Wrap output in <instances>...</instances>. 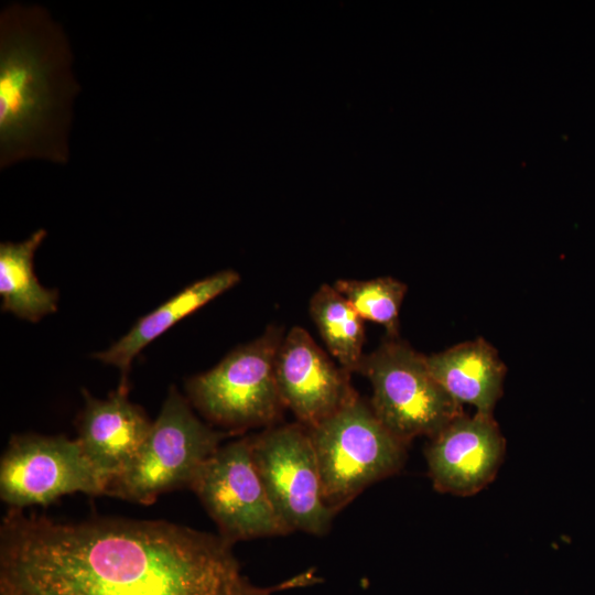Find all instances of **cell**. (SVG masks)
<instances>
[{
  "label": "cell",
  "mask_w": 595,
  "mask_h": 595,
  "mask_svg": "<svg viewBox=\"0 0 595 595\" xmlns=\"http://www.w3.org/2000/svg\"><path fill=\"white\" fill-rule=\"evenodd\" d=\"M232 543L165 520L61 521L9 508L0 595H272L242 572Z\"/></svg>",
  "instance_id": "obj_1"
},
{
  "label": "cell",
  "mask_w": 595,
  "mask_h": 595,
  "mask_svg": "<svg viewBox=\"0 0 595 595\" xmlns=\"http://www.w3.org/2000/svg\"><path fill=\"white\" fill-rule=\"evenodd\" d=\"M65 32L40 6L0 15V166L26 159L68 161L73 101L79 90Z\"/></svg>",
  "instance_id": "obj_2"
},
{
  "label": "cell",
  "mask_w": 595,
  "mask_h": 595,
  "mask_svg": "<svg viewBox=\"0 0 595 595\" xmlns=\"http://www.w3.org/2000/svg\"><path fill=\"white\" fill-rule=\"evenodd\" d=\"M230 434L201 421L187 398L171 386L143 444L108 483L105 494L150 505L164 493L188 488L199 467Z\"/></svg>",
  "instance_id": "obj_3"
},
{
  "label": "cell",
  "mask_w": 595,
  "mask_h": 595,
  "mask_svg": "<svg viewBox=\"0 0 595 595\" xmlns=\"http://www.w3.org/2000/svg\"><path fill=\"white\" fill-rule=\"evenodd\" d=\"M320 469L325 505L337 513L374 483L398 473L407 445L359 397L307 429Z\"/></svg>",
  "instance_id": "obj_4"
},
{
  "label": "cell",
  "mask_w": 595,
  "mask_h": 595,
  "mask_svg": "<svg viewBox=\"0 0 595 595\" xmlns=\"http://www.w3.org/2000/svg\"><path fill=\"white\" fill-rule=\"evenodd\" d=\"M283 336L280 327L269 326L212 369L187 379L191 405L210 423L231 432L277 425L285 409L275 380V357Z\"/></svg>",
  "instance_id": "obj_5"
},
{
  "label": "cell",
  "mask_w": 595,
  "mask_h": 595,
  "mask_svg": "<svg viewBox=\"0 0 595 595\" xmlns=\"http://www.w3.org/2000/svg\"><path fill=\"white\" fill-rule=\"evenodd\" d=\"M357 372L371 383L369 404L378 420L405 444L421 435L432 439L463 413L432 376L425 356L397 337L365 354Z\"/></svg>",
  "instance_id": "obj_6"
},
{
  "label": "cell",
  "mask_w": 595,
  "mask_h": 595,
  "mask_svg": "<svg viewBox=\"0 0 595 595\" xmlns=\"http://www.w3.org/2000/svg\"><path fill=\"white\" fill-rule=\"evenodd\" d=\"M251 457L269 499L292 531L326 534L335 517L324 502L315 450L300 423L273 425L249 436Z\"/></svg>",
  "instance_id": "obj_7"
},
{
  "label": "cell",
  "mask_w": 595,
  "mask_h": 595,
  "mask_svg": "<svg viewBox=\"0 0 595 595\" xmlns=\"http://www.w3.org/2000/svg\"><path fill=\"white\" fill-rule=\"evenodd\" d=\"M188 488L231 542L291 532L277 513L251 457L249 436L231 441L199 467Z\"/></svg>",
  "instance_id": "obj_8"
},
{
  "label": "cell",
  "mask_w": 595,
  "mask_h": 595,
  "mask_svg": "<svg viewBox=\"0 0 595 595\" xmlns=\"http://www.w3.org/2000/svg\"><path fill=\"white\" fill-rule=\"evenodd\" d=\"M105 491V482L77 439L13 435L0 459V498L9 508L47 506L65 495Z\"/></svg>",
  "instance_id": "obj_9"
},
{
  "label": "cell",
  "mask_w": 595,
  "mask_h": 595,
  "mask_svg": "<svg viewBox=\"0 0 595 595\" xmlns=\"http://www.w3.org/2000/svg\"><path fill=\"white\" fill-rule=\"evenodd\" d=\"M275 380L284 408L306 429L359 397L350 372L332 360L301 326L290 328L281 340Z\"/></svg>",
  "instance_id": "obj_10"
},
{
  "label": "cell",
  "mask_w": 595,
  "mask_h": 595,
  "mask_svg": "<svg viewBox=\"0 0 595 595\" xmlns=\"http://www.w3.org/2000/svg\"><path fill=\"white\" fill-rule=\"evenodd\" d=\"M506 442L493 414L464 412L425 448L429 476L440 493L472 496L495 478Z\"/></svg>",
  "instance_id": "obj_11"
},
{
  "label": "cell",
  "mask_w": 595,
  "mask_h": 595,
  "mask_svg": "<svg viewBox=\"0 0 595 595\" xmlns=\"http://www.w3.org/2000/svg\"><path fill=\"white\" fill-rule=\"evenodd\" d=\"M83 397L77 440L107 488L136 456L153 421L129 400L128 386L119 385L106 399H97L87 390H83Z\"/></svg>",
  "instance_id": "obj_12"
},
{
  "label": "cell",
  "mask_w": 595,
  "mask_h": 595,
  "mask_svg": "<svg viewBox=\"0 0 595 595\" xmlns=\"http://www.w3.org/2000/svg\"><path fill=\"white\" fill-rule=\"evenodd\" d=\"M432 376L458 404L493 414L502 394L506 365L484 338L464 342L425 356Z\"/></svg>",
  "instance_id": "obj_13"
},
{
  "label": "cell",
  "mask_w": 595,
  "mask_h": 595,
  "mask_svg": "<svg viewBox=\"0 0 595 595\" xmlns=\"http://www.w3.org/2000/svg\"><path fill=\"white\" fill-rule=\"evenodd\" d=\"M239 281V273L230 269L195 281L139 318L127 334L109 348L96 353L94 357L117 367L121 371L120 385L128 386L127 375L131 363L147 345Z\"/></svg>",
  "instance_id": "obj_14"
},
{
  "label": "cell",
  "mask_w": 595,
  "mask_h": 595,
  "mask_svg": "<svg viewBox=\"0 0 595 595\" xmlns=\"http://www.w3.org/2000/svg\"><path fill=\"white\" fill-rule=\"evenodd\" d=\"M46 230L40 228L20 242L0 244L1 310L37 322L57 310L58 292L43 286L33 268V258Z\"/></svg>",
  "instance_id": "obj_15"
},
{
  "label": "cell",
  "mask_w": 595,
  "mask_h": 595,
  "mask_svg": "<svg viewBox=\"0 0 595 595\" xmlns=\"http://www.w3.org/2000/svg\"><path fill=\"white\" fill-rule=\"evenodd\" d=\"M310 315L338 365L357 372L365 356V327L351 305L333 284L324 283L311 298Z\"/></svg>",
  "instance_id": "obj_16"
},
{
  "label": "cell",
  "mask_w": 595,
  "mask_h": 595,
  "mask_svg": "<svg viewBox=\"0 0 595 595\" xmlns=\"http://www.w3.org/2000/svg\"><path fill=\"white\" fill-rule=\"evenodd\" d=\"M334 288L346 299L363 321L383 326L389 337H397L399 313L407 285L391 277L369 280L339 279Z\"/></svg>",
  "instance_id": "obj_17"
}]
</instances>
